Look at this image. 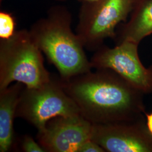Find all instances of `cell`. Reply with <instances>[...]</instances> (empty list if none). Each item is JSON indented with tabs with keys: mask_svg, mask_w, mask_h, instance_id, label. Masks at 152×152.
I'll list each match as a JSON object with an SVG mask.
<instances>
[{
	"mask_svg": "<svg viewBox=\"0 0 152 152\" xmlns=\"http://www.w3.org/2000/svg\"><path fill=\"white\" fill-rule=\"evenodd\" d=\"M93 124L81 115L59 116L38 131L37 140L46 152H78L91 139Z\"/></svg>",
	"mask_w": 152,
	"mask_h": 152,
	"instance_id": "cell-8",
	"label": "cell"
},
{
	"mask_svg": "<svg viewBox=\"0 0 152 152\" xmlns=\"http://www.w3.org/2000/svg\"><path fill=\"white\" fill-rule=\"evenodd\" d=\"M24 85L15 82L0 90V152L11 150L15 144L14 120L17 106Z\"/></svg>",
	"mask_w": 152,
	"mask_h": 152,
	"instance_id": "cell-10",
	"label": "cell"
},
{
	"mask_svg": "<svg viewBox=\"0 0 152 152\" xmlns=\"http://www.w3.org/2000/svg\"><path fill=\"white\" fill-rule=\"evenodd\" d=\"M61 79L65 92L76 103L81 115L92 124L144 117V93L111 69H98Z\"/></svg>",
	"mask_w": 152,
	"mask_h": 152,
	"instance_id": "cell-1",
	"label": "cell"
},
{
	"mask_svg": "<svg viewBox=\"0 0 152 152\" xmlns=\"http://www.w3.org/2000/svg\"><path fill=\"white\" fill-rule=\"evenodd\" d=\"M146 116V125L147 129L149 133L152 135V112L149 113H145Z\"/></svg>",
	"mask_w": 152,
	"mask_h": 152,
	"instance_id": "cell-14",
	"label": "cell"
},
{
	"mask_svg": "<svg viewBox=\"0 0 152 152\" xmlns=\"http://www.w3.org/2000/svg\"><path fill=\"white\" fill-rule=\"evenodd\" d=\"M135 0H98L82 3L76 33L85 49L95 51L107 38H114L115 28L126 22Z\"/></svg>",
	"mask_w": 152,
	"mask_h": 152,
	"instance_id": "cell-5",
	"label": "cell"
},
{
	"mask_svg": "<svg viewBox=\"0 0 152 152\" xmlns=\"http://www.w3.org/2000/svg\"><path fill=\"white\" fill-rule=\"evenodd\" d=\"M77 115H81L80 109L65 92L60 77L53 76L40 86H24L16 111V118L27 121L38 131L54 118Z\"/></svg>",
	"mask_w": 152,
	"mask_h": 152,
	"instance_id": "cell-4",
	"label": "cell"
},
{
	"mask_svg": "<svg viewBox=\"0 0 152 152\" xmlns=\"http://www.w3.org/2000/svg\"><path fill=\"white\" fill-rule=\"evenodd\" d=\"M51 76L28 30L16 31L11 38L0 39V90L14 82L30 88L38 87Z\"/></svg>",
	"mask_w": 152,
	"mask_h": 152,
	"instance_id": "cell-3",
	"label": "cell"
},
{
	"mask_svg": "<svg viewBox=\"0 0 152 152\" xmlns=\"http://www.w3.org/2000/svg\"><path fill=\"white\" fill-rule=\"evenodd\" d=\"M91 140L105 152H152V135L144 118L93 124Z\"/></svg>",
	"mask_w": 152,
	"mask_h": 152,
	"instance_id": "cell-7",
	"label": "cell"
},
{
	"mask_svg": "<svg viewBox=\"0 0 152 152\" xmlns=\"http://www.w3.org/2000/svg\"><path fill=\"white\" fill-rule=\"evenodd\" d=\"M2 1H4V0H0V1H1V2H2ZM55 1H59V2H65V1H66L67 0H55Z\"/></svg>",
	"mask_w": 152,
	"mask_h": 152,
	"instance_id": "cell-16",
	"label": "cell"
},
{
	"mask_svg": "<svg viewBox=\"0 0 152 152\" xmlns=\"http://www.w3.org/2000/svg\"><path fill=\"white\" fill-rule=\"evenodd\" d=\"M130 14V20L116 31L117 45L124 41L139 44L152 34V0H135Z\"/></svg>",
	"mask_w": 152,
	"mask_h": 152,
	"instance_id": "cell-9",
	"label": "cell"
},
{
	"mask_svg": "<svg viewBox=\"0 0 152 152\" xmlns=\"http://www.w3.org/2000/svg\"><path fill=\"white\" fill-rule=\"evenodd\" d=\"M72 15L65 6L50 7L46 15L34 22L29 30L33 41L56 68L63 80L91 71L85 48L72 29Z\"/></svg>",
	"mask_w": 152,
	"mask_h": 152,
	"instance_id": "cell-2",
	"label": "cell"
},
{
	"mask_svg": "<svg viewBox=\"0 0 152 152\" xmlns=\"http://www.w3.org/2000/svg\"><path fill=\"white\" fill-rule=\"evenodd\" d=\"M138 45L130 41L122 42L113 48L103 45L92 55L91 66L111 69L141 92L152 93V65L146 68L142 64Z\"/></svg>",
	"mask_w": 152,
	"mask_h": 152,
	"instance_id": "cell-6",
	"label": "cell"
},
{
	"mask_svg": "<svg viewBox=\"0 0 152 152\" xmlns=\"http://www.w3.org/2000/svg\"><path fill=\"white\" fill-rule=\"evenodd\" d=\"M20 147L23 152H46L44 148L29 135H24L20 140Z\"/></svg>",
	"mask_w": 152,
	"mask_h": 152,
	"instance_id": "cell-12",
	"label": "cell"
},
{
	"mask_svg": "<svg viewBox=\"0 0 152 152\" xmlns=\"http://www.w3.org/2000/svg\"><path fill=\"white\" fill-rule=\"evenodd\" d=\"M15 19L11 13L0 12V39L11 38L16 32Z\"/></svg>",
	"mask_w": 152,
	"mask_h": 152,
	"instance_id": "cell-11",
	"label": "cell"
},
{
	"mask_svg": "<svg viewBox=\"0 0 152 152\" xmlns=\"http://www.w3.org/2000/svg\"><path fill=\"white\" fill-rule=\"evenodd\" d=\"M78 2H80L81 3H85V2H93L97 1L98 0H77Z\"/></svg>",
	"mask_w": 152,
	"mask_h": 152,
	"instance_id": "cell-15",
	"label": "cell"
},
{
	"mask_svg": "<svg viewBox=\"0 0 152 152\" xmlns=\"http://www.w3.org/2000/svg\"><path fill=\"white\" fill-rule=\"evenodd\" d=\"M103 148L91 139L85 142L78 152H104Z\"/></svg>",
	"mask_w": 152,
	"mask_h": 152,
	"instance_id": "cell-13",
	"label": "cell"
}]
</instances>
